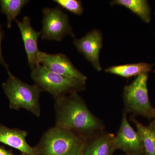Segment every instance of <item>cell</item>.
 Listing matches in <instances>:
<instances>
[{"instance_id": "cell-16", "label": "cell", "mask_w": 155, "mask_h": 155, "mask_svg": "<svg viewBox=\"0 0 155 155\" xmlns=\"http://www.w3.org/2000/svg\"><path fill=\"white\" fill-rule=\"evenodd\" d=\"M27 0H0L1 12L7 17V26L11 28L13 21L21 13L23 7L27 5Z\"/></svg>"}, {"instance_id": "cell-23", "label": "cell", "mask_w": 155, "mask_h": 155, "mask_svg": "<svg viewBox=\"0 0 155 155\" xmlns=\"http://www.w3.org/2000/svg\"></svg>"}, {"instance_id": "cell-19", "label": "cell", "mask_w": 155, "mask_h": 155, "mask_svg": "<svg viewBox=\"0 0 155 155\" xmlns=\"http://www.w3.org/2000/svg\"><path fill=\"white\" fill-rule=\"evenodd\" d=\"M0 155H16L10 150L6 149L2 146H0Z\"/></svg>"}, {"instance_id": "cell-8", "label": "cell", "mask_w": 155, "mask_h": 155, "mask_svg": "<svg viewBox=\"0 0 155 155\" xmlns=\"http://www.w3.org/2000/svg\"><path fill=\"white\" fill-rule=\"evenodd\" d=\"M73 43L78 52L84 56L97 71H101L100 55L103 36L100 31L93 29L80 39L74 38Z\"/></svg>"}, {"instance_id": "cell-3", "label": "cell", "mask_w": 155, "mask_h": 155, "mask_svg": "<svg viewBox=\"0 0 155 155\" xmlns=\"http://www.w3.org/2000/svg\"><path fill=\"white\" fill-rule=\"evenodd\" d=\"M31 76L42 91L48 92L55 100L86 89V81L54 73L40 64L31 70Z\"/></svg>"}, {"instance_id": "cell-7", "label": "cell", "mask_w": 155, "mask_h": 155, "mask_svg": "<svg viewBox=\"0 0 155 155\" xmlns=\"http://www.w3.org/2000/svg\"><path fill=\"white\" fill-rule=\"evenodd\" d=\"M114 140L116 149L121 150L125 154L144 155L140 135L130 126L125 112H123L121 125Z\"/></svg>"}, {"instance_id": "cell-10", "label": "cell", "mask_w": 155, "mask_h": 155, "mask_svg": "<svg viewBox=\"0 0 155 155\" xmlns=\"http://www.w3.org/2000/svg\"><path fill=\"white\" fill-rule=\"evenodd\" d=\"M31 19L28 16L23 17L22 21L16 19V22L19 27L27 59L28 64L31 69H33L40 65L39 54L38 40L41 31H37L32 28L31 25Z\"/></svg>"}, {"instance_id": "cell-5", "label": "cell", "mask_w": 155, "mask_h": 155, "mask_svg": "<svg viewBox=\"0 0 155 155\" xmlns=\"http://www.w3.org/2000/svg\"><path fill=\"white\" fill-rule=\"evenodd\" d=\"M148 73L137 76L129 85H125L123 97L126 114L144 116L147 119H155V108L152 105L147 89Z\"/></svg>"}, {"instance_id": "cell-13", "label": "cell", "mask_w": 155, "mask_h": 155, "mask_svg": "<svg viewBox=\"0 0 155 155\" xmlns=\"http://www.w3.org/2000/svg\"><path fill=\"white\" fill-rule=\"evenodd\" d=\"M153 65L144 62L112 66L107 68L105 72L125 78L137 76L152 71Z\"/></svg>"}, {"instance_id": "cell-2", "label": "cell", "mask_w": 155, "mask_h": 155, "mask_svg": "<svg viewBox=\"0 0 155 155\" xmlns=\"http://www.w3.org/2000/svg\"><path fill=\"white\" fill-rule=\"evenodd\" d=\"M87 139L55 126L34 147L36 155H82Z\"/></svg>"}, {"instance_id": "cell-1", "label": "cell", "mask_w": 155, "mask_h": 155, "mask_svg": "<svg viewBox=\"0 0 155 155\" xmlns=\"http://www.w3.org/2000/svg\"><path fill=\"white\" fill-rule=\"evenodd\" d=\"M55 101V126L87 140L104 131L102 122L89 110L78 93L64 96Z\"/></svg>"}, {"instance_id": "cell-15", "label": "cell", "mask_w": 155, "mask_h": 155, "mask_svg": "<svg viewBox=\"0 0 155 155\" xmlns=\"http://www.w3.org/2000/svg\"><path fill=\"white\" fill-rule=\"evenodd\" d=\"M110 4L111 6L120 5L127 8L146 23L150 21V8L145 0H114Z\"/></svg>"}, {"instance_id": "cell-12", "label": "cell", "mask_w": 155, "mask_h": 155, "mask_svg": "<svg viewBox=\"0 0 155 155\" xmlns=\"http://www.w3.org/2000/svg\"><path fill=\"white\" fill-rule=\"evenodd\" d=\"M115 135L103 131L87 140L82 155H114Z\"/></svg>"}, {"instance_id": "cell-17", "label": "cell", "mask_w": 155, "mask_h": 155, "mask_svg": "<svg viewBox=\"0 0 155 155\" xmlns=\"http://www.w3.org/2000/svg\"><path fill=\"white\" fill-rule=\"evenodd\" d=\"M61 8L75 15L80 16L83 13L84 9L81 1L78 0H54Z\"/></svg>"}, {"instance_id": "cell-11", "label": "cell", "mask_w": 155, "mask_h": 155, "mask_svg": "<svg viewBox=\"0 0 155 155\" xmlns=\"http://www.w3.org/2000/svg\"><path fill=\"white\" fill-rule=\"evenodd\" d=\"M28 133L25 130L10 128L0 122V143L17 150L22 153L36 155L34 148L26 141Z\"/></svg>"}, {"instance_id": "cell-21", "label": "cell", "mask_w": 155, "mask_h": 155, "mask_svg": "<svg viewBox=\"0 0 155 155\" xmlns=\"http://www.w3.org/2000/svg\"><path fill=\"white\" fill-rule=\"evenodd\" d=\"M128 155V154H125V155Z\"/></svg>"}, {"instance_id": "cell-18", "label": "cell", "mask_w": 155, "mask_h": 155, "mask_svg": "<svg viewBox=\"0 0 155 155\" xmlns=\"http://www.w3.org/2000/svg\"><path fill=\"white\" fill-rule=\"evenodd\" d=\"M4 37V31L2 28V26L0 25V64H2L3 67L5 68L8 75H11V73L9 70V65L5 61V59L3 58L2 53V44Z\"/></svg>"}, {"instance_id": "cell-4", "label": "cell", "mask_w": 155, "mask_h": 155, "mask_svg": "<svg viewBox=\"0 0 155 155\" xmlns=\"http://www.w3.org/2000/svg\"><path fill=\"white\" fill-rule=\"evenodd\" d=\"M3 90L9 101L10 109H24L35 116L41 115L40 94L42 91L36 84L30 85L11 74L2 83Z\"/></svg>"}, {"instance_id": "cell-9", "label": "cell", "mask_w": 155, "mask_h": 155, "mask_svg": "<svg viewBox=\"0 0 155 155\" xmlns=\"http://www.w3.org/2000/svg\"><path fill=\"white\" fill-rule=\"evenodd\" d=\"M40 64L54 73L66 76L87 80V78L76 69L69 58L63 54H50L41 51Z\"/></svg>"}, {"instance_id": "cell-20", "label": "cell", "mask_w": 155, "mask_h": 155, "mask_svg": "<svg viewBox=\"0 0 155 155\" xmlns=\"http://www.w3.org/2000/svg\"><path fill=\"white\" fill-rule=\"evenodd\" d=\"M20 155H29L26 154L21 153V154Z\"/></svg>"}, {"instance_id": "cell-22", "label": "cell", "mask_w": 155, "mask_h": 155, "mask_svg": "<svg viewBox=\"0 0 155 155\" xmlns=\"http://www.w3.org/2000/svg\"></svg>"}, {"instance_id": "cell-6", "label": "cell", "mask_w": 155, "mask_h": 155, "mask_svg": "<svg viewBox=\"0 0 155 155\" xmlns=\"http://www.w3.org/2000/svg\"><path fill=\"white\" fill-rule=\"evenodd\" d=\"M42 28L41 31L43 39L61 41L69 35L75 38L69 17L60 8H45L43 9Z\"/></svg>"}, {"instance_id": "cell-14", "label": "cell", "mask_w": 155, "mask_h": 155, "mask_svg": "<svg viewBox=\"0 0 155 155\" xmlns=\"http://www.w3.org/2000/svg\"><path fill=\"white\" fill-rule=\"evenodd\" d=\"M130 120L135 125L140 135L143 148V155H155V119L149 126L138 122L134 116Z\"/></svg>"}]
</instances>
